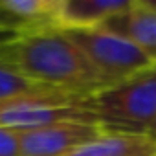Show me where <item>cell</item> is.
<instances>
[{"mask_svg":"<svg viewBox=\"0 0 156 156\" xmlns=\"http://www.w3.org/2000/svg\"><path fill=\"white\" fill-rule=\"evenodd\" d=\"M103 130L96 123L64 121L19 132L20 156H64Z\"/></svg>","mask_w":156,"mask_h":156,"instance_id":"5","label":"cell"},{"mask_svg":"<svg viewBox=\"0 0 156 156\" xmlns=\"http://www.w3.org/2000/svg\"><path fill=\"white\" fill-rule=\"evenodd\" d=\"M154 156H156V152H154Z\"/></svg>","mask_w":156,"mask_h":156,"instance_id":"13","label":"cell"},{"mask_svg":"<svg viewBox=\"0 0 156 156\" xmlns=\"http://www.w3.org/2000/svg\"><path fill=\"white\" fill-rule=\"evenodd\" d=\"M90 101L103 132L147 134L156 118V64L96 92Z\"/></svg>","mask_w":156,"mask_h":156,"instance_id":"2","label":"cell"},{"mask_svg":"<svg viewBox=\"0 0 156 156\" xmlns=\"http://www.w3.org/2000/svg\"><path fill=\"white\" fill-rule=\"evenodd\" d=\"M147 136L156 143V118H154V121H152V125H151V129H149V132H147Z\"/></svg>","mask_w":156,"mask_h":156,"instance_id":"12","label":"cell"},{"mask_svg":"<svg viewBox=\"0 0 156 156\" xmlns=\"http://www.w3.org/2000/svg\"><path fill=\"white\" fill-rule=\"evenodd\" d=\"M101 28L127 39L156 64V8L147 0H130L121 13L114 15Z\"/></svg>","mask_w":156,"mask_h":156,"instance_id":"6","label":"cell"},{"mask_svg":"<svg viewBox=\"0 0 156 156\" xmlns=\"http://www.w3.org/2000/svg\"><path fill=\"white\" fill-rule=\"evenodd\" d=\"M90 98L51 90L4 101L0 103V127L20 132L64 121L96 123Z\"/></svg>","mask_w":156,"mask_h":156,"instance_id":"3","label":"cell"},{"mask_svg":"<svg viewBox=\"0 0 156 156\" xmlns=\"http://www.w3.org/2000/svg\"><path fill=\"white\" fill-rule=\"evenodd\" d=\"M156 143L147 134L101 132L64 156H154Z\"/></svg>","mask_w":156,"mask_h":156,"instance_id":"9","label":"cell"},{"mask_svg":"<svg viewBox=\"0 0 156 156\" xmlns=\"http://www.w3.org/2000/svg\"><path fill=\"white\" fill-rule=\"evenodd\" d=\"M64 33L81 50L105 88L154 66L132 42L103 28L73 30Z\"/></svg>","mask_w":156,"mask_h":156,"instance_id":"4","label":"cell"},{"mask_svg":"<svg viewBox=\"0 0 156 156\" xmlns=\"http://www.w3.org/2000/svg\"><path fill=\"white\" fill-rule=\"evenodd\" d=\"M0 61L35 83L59 92L94 96L105 88L81 50L57 28L0 37Z\"/></svg>","mask_w":156,"mask_h":156,"instance_id":"1","label":"cell"},{"mask_svg":"<svg viewBox=\"0 0 156 156\" xmlns=\"http://www.w3.org/2000/svg\"><path fill=\"white\" fill-rule=\"evenodd\" d=\"M129 4L130 0H59L57 28L62 31L96 30Z\"/></svg>","mask_w":156,"mask_h":156,"instance_id":"8","label":"cell"},{"mask_svg":"<svg viewBox=\"0 0 156 156\" xmlns=\"http://www.w3.org/2000/svg\"><path fill=\"white\" fill-rule=\"evenodd\" d=\"M0 156H20L19 132L0 127Z\"/></svg>","mask_w":156,"mask_h":156,"instance_id":"11","label":"cell"},{"mask_svg":"<svg viewBox=\"0 0 156 156\" xmlns=\"http://www.w3.org/2000/svg\"><path fill=\"white\" fill-rule=\"evenodd\" d=\"M57 2L59 0H0V37L57 28Z\"/></svg>","mask_w":156,"mask_h":156,"instance_id":"7","label":"cell"},{"mask_svg":"<svg viewBox=\"0 0 156 156\" xmlns=\"http://www.w3.org/2000/svg\"><path fill=\"white\" fill-rule=\"evenodd\" d=\"M51 90L53 88L35 83L33 79L26 77L13 66L0 61V103L35 96V94H44V92H51Z\"/></svg>","mask_w":156,"mask_h":156,"instance_id":"10","label":"cell"}]
</instances>
